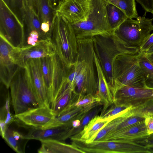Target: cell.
<instances>
[{
  "instance_id": "1",
  "label": "cell",
  "mask_w": 153,
  "mask_h": 153,
  "mask_svg": "<svg viewBox=\"0 0 153 153\" xmlns=\"http://www.w3.org/2000/svg\"><path fill=\"white\" fill-rule=\"evenodd\" d=\"M48 38L56 53L68 68L75 62L78 51V42L71 24L55 11Z\"/></svg>"
},
{
  "instance_id": "2",
  "label": "cell",
  "mask_w": 153,
  "mask_h": 153,
  "mask_svg": "<svg viewBox=\"0 0 153 153\" xmlns=\"http://www.w3.org/2000/svg\"><path fill=\"white\" fill-rule=\"evenodd\" d=\"M92 38L95 53L112 93L114 86L113 65L115 58L123 54L138 53L139 49L127 46L114 32L111 35H97Z\"/></svg>"
},
{
  "instance_id": "3",
  "label": "cell",
  "mask_w": 153,
  "mask_h": 153,
  "mask_svg": "<svg viewBox=\"0 0 153 153\" xmlns=\"http://www.w3.org/2000/svg\"><path fill=\"white\" fill-rule=\"evenodd\" d=\"M89 13L84 20L71 24L78 39L112 34L106 10L107 0H89Z\"/></svg>"
},
{
  "instance_id": "4",
  "label": "cell",
  "mask_w": 153,
  "mask_h": 153,
  "mask_svg": "<svg viewBox=\"0 0 153 153\" xmlns=\"http://www.w3.org/2000/svg\"><path fill=\"white\" fill-rule=\"evenodd\" d=\"M77 42L78 51L82 57L83 63L76 81L75 91L78 94H91L96 97L98 81L93 40L92 38L78 39Z\"/></svg>"
},
{
  "instance_id": "5",
  "label": "cell",
  "mask_w": 153,
  "mask_h": 153,
  "mask_svg": "<svg viewBox=\"0 0 153 153\" xmlns=\"http://www.w3.org/2000/svg\"><path fill=\"white\" fill-rule=\"evenodd\" d=\"M9 88L15 115L41 107L26 66L19 68L12 79Z\"/></svg>"
},
{
  "instance_id": "6",
  "label": "cell",
  "mask_w": 153,
  "mask_h": 153,
  "mask_svg": "<svg viewBox=\"0 0 153 153\" xmlns=\"http://www.w3.org/2000/svg\"><path fill=\"white\" fill-rule=\"evenodd\" d=\"M139 53L123 54L115 58L113 65L114 86L112 94L117 88L125 86L147 88L139 62Z\"/></svg>"
},
{
  "instance_id": "7",
  "label": "cell",
  "mask_w": 153,
  "mask_h": 153,
  "mask_svg": "<svg viewBox=\"0 0 153 153\" xmlns=\"http://www.w3.org/2000/svg\"><path fill=\"white\" fill-rule=\"evenodd\" d=\"M146 12L136 20L128 18L114 31L127 46L139 49L151 34L153 18H146Z\"/></svg>"
},
{
  "instance_id": "8",
  "label": "cell",
  "mask_w": 153,
  "mask_h": 153,
  "mask_svg": "<svg viewBox=\"0 0 153 153\" xmlns=\"http://www.w3.org/2000/svg\"><path fill=\"white\" fill-rule=\"evenodd\" d=\"M41 59L42 73L51 104L66 79L68 68L56 53Z\"/></svg>"
},
{
  "instance_id": "9",
  "label": "cell",
  "mask_w": 153,
  "mask_h": 153,
  "mask_svg": "<svg viewBox=\"0 0 153 153\" xmlns=\"http://www.w3.org/2000/svg\"><path fill=\"white\" fill-rule=\"evenodd\" d=\"M0 33L13 46L24 45V25L4 0H0Z\"/></svg>"
},
{
  "instance_id": "10",
  "label": "cell",
  "mask_w": 153,
  "mask_h": 153,
  "mask_svg": "<svg viewBox=\"0 0 153 153\" xmlns=\"http://www.w3.org/2000/svg\"><path fill=\"white\" fill-rule=\"evenodd\" d=\"M72 144L84 153H150L147 148L136 143L99 140L90 143L72 140Z\"/></svg>"
},
{
  "instance_id": "11",
  "label": "cell",
  "mask_w": 153,
  "mask_h": 153,
  "mask_svg": "<svg viewBox=\"0 0 153 153\" xmlns=\"http://www.w3.org/2000/svg\"><path fill=\"white\" fill-rule=\"evenodd\" d=\"M56 53L49 38L40 40L34 45L14 47L12 52L15 63L19 67H25L27 61L31 59L50 57Z\"/></svg>"
},
{
  "instance_id": "12",
  "label": "cell",
  "mask_w": 153,
  "mask_h": 153,
  "mask_svg": "<svg viewBox=\"0 0 153 153\" xmlns=\"http://www.w3.org/2000/svg\"><path fill=\"white\" fill-rule=\"evenodd\" d=\"M32 85L41 107H50L51 102L48 90L42 73L41 58L31 59L26 63Z\"/></svg>"
},
{
  "instance_id": "13",
  "label": "cell",
  "mask_w": 153,
  "mask_h": 153,
  "mask_svg": "<svg viewBox=\"0 0 153 153\" xmlns=\"http://www.w3.org/2000/svg\"><path fill=\"white\" fill-rule=\"evenodd\" d=\"M114 103L127 108L141 104L153 96V90L128 86L120 87L113 93Z\"/></svg>"
},
{
  "instance_id": "14",
  "label": "cell",
  "mask_w": 153,
  "mask_h": 153,
  "mask_svg": "<svg viewBox=\"0 0 153 153\" xmlns=\"http://www.w3.org/2000/svg\"><path fill=\"white\" fill-rule=\"evenodd\" d=\"M0 78L1 82L9 89L10 83L19 67L14 62L12 55L14 47L0 34Z\"/></svg>"
},
{
  "instance_id": "15",
  "label": "cell",
  "mask_w": 153,
  "mask_h": 153,
  "mask_svg": "<svg viewBox=\"0 0 153 153\" xmlns=\"http://www.w3.org/2000/svg\"><path fill=\"white\" fill-rule=\"evenodd\" d=\"M89 9V0H63L55 11L73 24L85 20Z\"/></svg>"
},
{
  "instance_id": "16",
  "label": "cell",
  "mask_w": 153,
  "mask_h": 153,
  "mask_svg": "<svg viewBox=\"0 0 153 153\" xmlns=\"http://www.w3.org/2000/svg\"><path fill=\"white\" fill-rule=\"evenodd\" d=\"M144 121L117 131L108 133L100 140H109L123 143H136L149 135Z\"/></svg>"
},
{
  "instance_id": "17",
  "label": "cell",
  "mask_w": 153,
  "mask_h": 153,
  "mask_svg": "<svg viewBox=\"0 0 153 153\" xmlns=\"http://www.w3.org/2000/svg\"><path fill=\"white\" fill-rule=\"evenodd\" d=\"M73 128L72 123L47 128H33L23 135L25 140L50 139L60 141L70 138L72 134Z\"/></svg>"
},
{
  "instance_id": "18",
  "label": "cell",
  "mask_w": 153,
  "mask_h": 153,
  "mask_svg": "<svg viewBox=\"0 0 153 153\" xmlns=\"http://www.w3.org/2000/svg\"><path fill=\"white\" fill-rule=\"evenodd\" d=\"M78 95L66 79L51 105L50 108L55 117L73 107Z\"/></svg>"
},
{
  "instance_id": "19",
  "label": "cell",
  "mask_w": 153,
  "mask_h": 153,
  "mask_svg": "<svg viewBox=\"0 0 153 153\" xmlns=\"http://www.w3.org/2000/svg\"><path fill=\"white\" fill-rule=\"evenodd\" d=\"M15 117L25 125L37 128H42L55 117L50 107L47 106L33 108Z\"/></svg>"
},
{
  "instance_id": "20",
  "label": "cell",
  "mask_w": 153,
  "mask_h": 153,
  "mask_svg": "<svg viewBox=\"0 0 153 153\" xmlns=\"http://www.w3.org/2000/svg\"><path fill=\"white\" fill-rule=\"evenodd\" d=\"M120 116V114H119L107 118L102 119L100 115H97L84 126L80 132L71 136L70 138L72 140H77L88 143L108 123Z\"/></svg>"
},
{
  "instance_id": "21",
  "label": "cell",
  "mask_w": 153,
  "mask_h": 153,
  "mask_svg": "<svg viewBox=\"0 0 153 153\" xmlns=\"http://www.w3.org/2000/svg\"><path fill=\"white\" fill-rule=\"evenodd\" d=\"M94 57L98 81V91L96 97L103 104V108L101 112L102 113L114 103V100L112 91L94 50Z\"/></svg>"
},
{
  "instance_id": "22",
  "label": "cell",
  "mask_w": 153,
  "mask_h": 153,
  "mask_svg": "<svg viewBox=\"0 0 153 153\" xmlns=\"http://www.w3.org/2000/svg\"><path fill=\"white\" fill-rule=\"evenodd\" d=\"M39 153H84L74 145L64 143L62 141L50 139H40Z\"/></svg>"
},
{
  "instance_id": "23",
  "label": "cell",
  "mask_w": 153,
  "mask_h": 153,
  "mask_svg": "<svg viewBox=\"0 0 153 153\" xmlns=\"http://www.w3.org/2000/svg\"><path fill=\"white\" fill-rule=\"evenodd\" d=\"M85 115L83 112V107H73L55 117L50 123L42 128H49L71 123L72 121L76 119L81 121Z\"/></svg>"
},
{
  "instance_id": "24",
  "label": "cell",
  "mask_w": 153,
  "mask_h": 153,
  "mask_svg": "<svg viewBox=\"0 0 153 153\" xmlns=\"http://www.w3.org/2000/svg\"><path fill=\"white\" fill-rule=\"evenodd\" d=\"M22 19L27 27L29 33L35 30L39 33L40 40L48 38L41 29V22L39 16L29 7L24 5L20 11Z\"/></svg>"
},
{
  "instance_id": "25",
  "label": "cell",
  "mask_w": 153,
  "mask_h": 153,
  "mask_svg": "<svg viewBox=\"0 0 153 153\" xmlns=\"http://www.w3.org/2000/svg\"><path fill=\"white\" fill-rule=\"evenodd\" d=\"M106 10L109 23L114 32L128 18L122 10L111 4L107 3Z\"/></svg>"
},
{
  "instance_id": "26",
  "label": "cell",
  "mask_w": 153,
  "mask_h": 153,
  "mask_svg": "<svg viewBox=\"0 0 153 153\" xmlns=\"http://www.w3.org/2000/svg\"><path fill=\"white\" fill-rule=\"evenodd\" d=\"M138 60L146 87L147 88L153 90V64L143 53H139Z\"/></svg>"
},
{
  "instance_id": "27",
  "label": "cell",
  "mask_w": 153,
  "mask_h": 153,
  "mask_svg": "<svg viewBox=\"0 0 153 153\" xmlns=\"http://www.w3.org/2000/svg\"><path fill=\"white\" fill-rule=\"evenodd\" d=\"M107 2L120 9L128 18L137 19L138 17L135 0H107Z\"/></svg>"
},
{
  "instance_id": "28",
  "label": "cell",
  "mask_w": 153,
  "mask_h": 153,
  "mask_svg": "<svg viewBox=\"0 0 153 153\" xmlns=\"http://www.w3.org/2000/svg\"><path fill=\"white\" fill-rule=\"evenodd\" d=\"M125 113L128 117H145L153 114V96L141 104L134 107L128 108L125 110Z\"/></svg>"
},
{
  "instance_id": "29",
  "label": "cell",
  "mask_w": 153,
  "mask_h": 153,
  "mask_svg": "<svg viewBox=\"0 0 153 153\" xmlns=\"http://www.w3.org/2000/svg\"><path fill=\"white\" fill-rule=\"evenodd\" d=\"M124 111L120 116L113 119L108 123L89 141L88 143H91L94 141L100 140L109 132L115 128L120 124L129 117L125 113Z\"/></svg>"
},
{
  "instance_id": "30",
  "label": "cell",
  "mask_w": 153,
  "mask_h": 153,
  "mask_svg": "<svg viewBox=\"0 0 153 153\" xmlns=\"http://www.w3.org/2000/svg\"><path fill=\"white\" fill-rule=\"evenodd\" d=\"M55 11L50 6L48 0H39V18L41 22H47L51 26Z\"/></svg>"
},
{
  "instance_id": "31",
  "label": "cell",
  "mask_w": 153,
  "mask_h": 153,
  "mask_svg": "<svg viewBox=\"0 0 153 153\" xmlns=\"http://www.w3.org/2000/svg\"><path fill=\"white\" fill-rule=\"evenodd\" d=\"M103 107V105H100L95 107L91 110L81 120L80 126L77 128H73L71 136L80 132L84 126L87 124L91 119L96 115H97L100 112H101Z\"/></svg>"
},
{
  "instance_id": "32",
  "label": "cell",
  "mask_w": 153,
  "mask_h": 153,
  "mask_svg": "<svg viewBox=\"0 0 153 153\" xmlns=\"http://www.w3.org/2000/svg\"><path fill=\"white\" fill-rule=\"evenodd\" d=\"M97 102H100L97 97L91 94L85 95L79 94L73 104V107H85Z\"/></svg>"
},
{
  "instance_id": "33",
  "label": "cell",
  "mask_w": 153,
  "mask_h": 153,
  "mask_svg": "<svg viewBox=\"0 0 153 153\" xmlns=\"http://www.w3.org/2000/svg\"><path fill=\"white\" fill-rule=\"evenodd\" d=\"M13 131L10 128H7L5 133L4 139L9 146L15 152L18 153L24 152V151L21 148L19 141L16 140L13 137Z\"/></svg>"
},
{
  "instance_id": "34",
  "label": "cell",
  "mask_w": 153,
  "mask_h": 153,
  "mask_svg": "<svg viewBox=\"0 0 153 153\" xmlns=\"http://www.w3.org/2000/svg\"><path fill=\"white\" fill-rule=\"evenodd\" d=\"M128 108L125 106L116 105L113 103L105 111L101 113L100 116L102 119L107 118L119 114Z\"/></svg>"
},
{
  "instance_id": "35",
  "label": "cell",
  "mask_w": 153,
  "mask_h": 153,
  "mask_svg": "<svg viewBox=\"0 0 153 153\" xmlns=\"http://www.w3.org/2000/svg\"><path fill=\"white\" fill-rule=\"evenodd\" d=\"M145 119V117L143 116H134L129 117L120 124L115 128L108 133H112L117 131L136 123L144 121Z\"/></svg>"
},
{
  "instance_id": "36",
  "label": "cell",
  "mask_w": 153,
  "mask_h": 153,
  "mask_svg": "<svg viewBox=\"0 0 153 153\" xmlns=\"http://www.w3.org/2000/svg\"><path fill=\"white\" fill-rule=\"evenodd\" d=\"M40 40L39 33L36 31L33 30L29 33L27 41L28 45H34L36 44Z\"/></svg>"
},
{
  "instance_id": "37",
  "label": "cell",
  "mask_w": 153,
  "mask_h": 153,
  "mask_svg": "<svg viewBox=\"0 0 153 153\" xmlns=\"http://www.w3.org/2000/svg\"><path fill=\"white\" fill-rule=\"evenodd\" d=\"M39 0H23V5L25 4L28 6L39 17Z\"/></svg>"
},
{
  "instance_id": "38",
  "label": "cell",
  "mask_w": 153,
  "mask_h": 153,
  "mask_svg": "<svg viewBox=\"0 0 153 153\" xmlns=\"http://www.w3.org/2000/svg\"><path fill=\"white\" fill-rule=\"evenodd\" d=\"M146 12L153 13V0H136Z\"/></svg>"
},
{
  "instance_id": "39",
  "label": "cell",
  "mask_w": 153,
  "mask_h": 153,
  "mask_svg": "<svg viewBox=\"0 0 153 153\" xmlns=\"http://www.w3.org/2000/svg\"><path fill=\"white\" fill-rule=\"evenodd\" d=\"M9 95V93L8 91L5 104L1 110L0 119L4 120L7 111L10 109V98Z\"/></svg>"
},
{
  "instance_id": "40",
  "label": "cell",
  "mask_w": 153,
  "mask_h": 153,
  "mask_svg": "<svg viewBox=\"0 0 153 153\" xmlns=\"http://www.w3.org/2000/svg\"><path fill=\"white\" fill-rule=\"evenodd\" d=\"M145 123L149 135L153 134V116L149 115L145 116Z\"/></svg>"
},
{
  "instance_id": "41",
  "label": "cell",
  "mask_w": 153,
  "mask_h": 153,
  "mask_svg": "<svg viewBox=\"0 0 153 153\" xmlns=\"http://www.w3.org/2000/svg\"><path fill=\"white\" fill-rule=\"evenodd\" d=\"M153 44V33L151 34L146 40L139 48L141 53H144Z\"/></svg>"
},
{
  "instance_id": "42",
  "label": "cell",
  "mask_w": 153,
  "mask_h": 153,
  "mask_svg": "<svg viewBox=\"0 0 153 153\" xmlns=\"http://www.w3.org/2000/svg\"><path fill=\"white\" fill-rule=\"evenodd\" d=\"M136 143L145 147L153 145V134H150L145 138L142 139Z\"/></svg>"
},
{
  "instance_id": "43",
  "label": "cell",
  "mask_w": 153,
  "mask_h": 153,
  "mask_svg": "<svg viewBox=\"0 0 153 153\" xmlns=\"http://www.w3.org/2000/svg\"><path fill=\"white\" fill-rule=\"evenodd\" d=\"M51 26L47 22H42L41 23V29L43 32L48 37Z\"/></svg>"
},
{
  "instance_id": "44",
  "label": "cell",
  "mask_w": 153,
  "mask_h": 153,
  "mask_svg": "<svg viewBox=\"0 0 153 153\" xmlns=\"http://www.w3.org/2000/svg\"><path fill=\"white\" fill-rule=\"evenodd\" d=\"M0 134L2 138H4L7 128V125L5 123L4 120L0 119Z\"/></svg>"
},
{
  "instance_id": "45",
  "label": "cell",
  "mask_w": 153,
  "mask_h": 153,
  "mask_svg": "<svg viewBox=\"0 0 153 153\" xmlns=\"http://www.w3.org/2000/svg\"><path fill=\"white\" fill-rule=\"evenodd\" d=\"M10 2L13 8L18 7L21 11L23 5V0H11Z\"/></svg>"
},
{
  "instance_id": "46",
  "label": "cell",
  "mask_w": 153,
  "mask_h": 153,
  "mask_svg": "<svg viewBox=\"0 0 153 153\" xmlns=\"http://www.w3.org/2000/svg\"><path fill=\"white\" fill-rule=\"evenodd\" d=\"M48 1L51 8L55 11L59 4V0H48Z\"/></svg>"
},
{
  "instance_id": "47",
  "label": "cell",
  "mask_w": 153,
  "mask_h": 153,
  "mask_svg": "<svg viewBox=\"0 0 153 153\" xmlns=\"http://www.w3.org/2000/svg\"><path fill=\"white\" fill-rule=\"evenodd\" d=\"M14 120V117L11 114L10 109H9L7 111L4 120L5 122L8 125L12 122Z\"/></svg>"
},
{
  "instance_id": "48",
  "label": "cell",
  "mask_w": 153,
  "mask_h": 153,
  "mask_svg": "<svg viewBox=\"0 0 153 153\" xmlns=\"http://www.w3.org/2000/svg\"><path fill=\"white\" fill-rule=\"evenodd\" d=\"M13 135L14 138L17 141L25 140L23 139V135L16 131H13Z\"/></svg>"
},
{
  "instance_id": "49",
  "label": "cell",
  "mask_w": 153,
  "mask_h": 153,
  "mask_svg": "<svg viewBox=\"0 0 153 153\" xmlns=\"http://www.w3.org/2000/svg\"><path fill=\"white\" fill-rule=\"evenodd\" d=\"M81 120L79 119H76L73 120L72 122V126L74 128H77L80 126Z\"/></svg>"
},
{
  "instance_id": "50",
  "label": "cell",
  "mask_w": 153,
  "mask_h": 153,
  "mask_svg": "<svg viewBox=\"0 0 153 153\" xmlns=\"http://www.w3.org/2000/svg\"><path fill=\"white\" fill-rule=\"evenodd\" d=\"M145 54H150L153 53V44L144 53Z\"/></svg>"
},
{
  "instance_id": "51",
  "label": "cell",
  "mask_w": 153,
  "mask_h": 153,
  "mask_svg": "<svg viewBox=\"0 0 153 153\" xmlns=\"http://www.w3.org/2000/svg\"><path fill=\"white\" fill-rule=\"evenodd\" d=\"M145 54L147 58L153 64V53L150 54Z\"/></svg>"
},
{
  "instance_id": "52",
  "label": "cell",
  "mask_w": 153,
  "mask_h": 153,
  "mask_svg": "<svg viewBox=\"0 0 153 153\" xmlns=\"http://www.w3.org/2000/svg\"><path fill=\"white\" fill-rule=\"evenodd\" d=\"M146 147L150 153H153V145L149 146Z\"/></svg>"
},
{
  "instance_id": "53",
  "label": "cell",
  "mask_w": 153,
  "mask_h": 153,
  "mask_svg": "<svg viewBox=\"0 0 153 153\" xmlns=\"http://www.w3.org/2000/svg\"><path fill=\"white\" fill-rule=\"evenodd\" d=\"M6 2L7 1H11V0H4Z\"/></svg>"
},
{
  "instance_id": "54",
  "label": "cell",
  "mask_w": 153,
  "mask_h": 153,
  "mask_svg": "<svg viewBox=\"0 0 153 153\" xmlns=\"http://www.w3.org/2000/svg\"><path fill=\"white\" fill-rule=\"evenodd\" d=\"M63 0H59V3H60Z\"/></svg>"
},
{
  "instance_id": "55",
  "label": "cell",
  "mask_w": 153,
  "mask_h": 153,
  "mask_svg": "<svg viewBox=\"0 0 153 153\" xmlns=\"http://www.w3.org/2000/svg\"><path fill=\"white\" fill-rule=\"evenodd\" d=\"M150 115H153V114H151Z\"/></svg>"
},
{
  "instance_id": "56",
  "label": "cell",
  "mask_w": 153,
  "mask_h": 153,
  "mask_svg": "<svg viewBox=\"0 0 153 153\" xmlns=\"http://www.w3.org/2000/svg\"><path fill=\"white\" fill-rule=\"evenodd\" d=\"M152 14L153 15V13Z\"/></svg>"
},
{
  "instance_id": "57",
  "label": "cell",
  "mask_w": 153,
  "mask_h": 153,
  "mask_svg": "<svg viewBox=\"0 0 153 153\" xmlns=\"http://www.w3.org/2000/svg\"></svg>"
}]
</instances>
